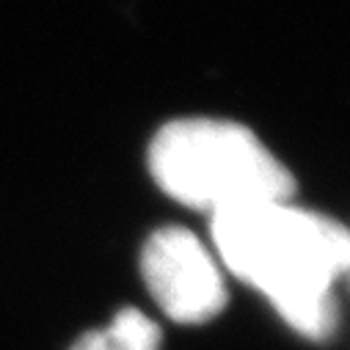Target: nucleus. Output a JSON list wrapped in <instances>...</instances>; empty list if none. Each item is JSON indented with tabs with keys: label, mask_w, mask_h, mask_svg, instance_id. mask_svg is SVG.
Segmentation results:
<instances>
[{
	"label": "nucleus",
	"mask_w": 350,
	"mask_h": 350,
	"mask_svg": "<svg viewBox=\"0 0 350 350\" xmlns=\"http://www.w3.org/2000/svg\"><path fill=\"white\" fill-rule=\"evenodd\" d=\"M347 279H350V273H347Z\"/></svg>",
	"instance_id": "nucleus-5"
},
{
	"label": "nucleus",
	"mask_w": 350,
	"mask_h": 350,
	"mask_svg": "<svg viewBox=\"0 0 350 350\" xmlns=\"http://www.w3.org/2000/svg\"><path fill=\"white\" fill-rule=\"evenodd\" d=\"M210 245L224 273L265 295L309 339L336 325V282L350 273V229L293 199L259 202L210 218Z\"/></svg>",
	"instance_id": "nucleus-1"
},
{
	"label": "nucleus",
	"mask_w": 350,
	"mask_h": 350,
	"mask_svg": "<svg viewBox=\"0 0 350 350\" xmlns=\"http://www.w3.org/2000/svg\"><path fill=\"white\" fill-rule=\"evenodd\" d=\"M146 165L168 199L210 218L295 196V177L284 160L251 127L232 119L183 116L165 122L149 141Z\"/></svg>",
	"instance_id": "nucleus-2"
},
{
	"label": "nucleus",
	"mask_w": 350,
	"mask_h": 350,
	"mask_svg": "<svg viewBox=\"0 0 350 350\" xmlns=\"http://www.w3.org/2000/svg\"><path fill=\"white\" fill-rule=\"evenodd\" d=\"M69 350H160V328L138 309H122L105 328L83 334Z\"/></svg>",
	"instance_id": "nucleus-4"
},
{
	"label": "nucleus",
	"mask_w": 350,
	"mask_h": 350,
	"mask_svg": "<svg viewBox=\"0 0 350 350\" xmlns=\"http://www.w3.org/2000/svg\"><path fill=\"white\" fill-rule=\"evenodd\" d=\"M141 276L160 312L174 323H207L226 306V273L213 245L185 226H163L146 237Z\"/></svg>",
	"instance_id": "nucleus-3"
}]
</instances>
